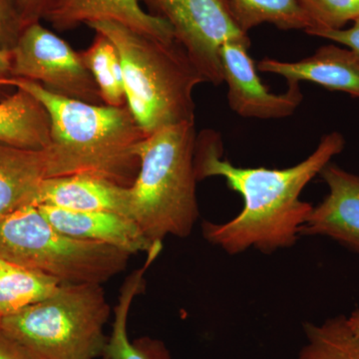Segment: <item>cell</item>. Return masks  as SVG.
Instances as JSON below:
<instances>
[{
    "mask_svg": "<svg viewBox=\"0 0 359 359\" xmlns=\"http://www.w3.org/2000/svg\"><path fill=\"white\" fill-rule=\"evenodd\" d=\"M346 147L339 132L325 135L313 154L287 169L243 168L223 159L221 135L211 129L197 135L195 169L198 181L221 177L242 196L244 207L226 223L205 222L208 242L229 255L255 249L266 254L292 247L313 205L301 200L304 189Z\"/></svg>",
    "mask_w": 359,
    "mask_h": 359,
    "instance_id": "obj_1",
    "label": "cell"
},
{
    "mask_svg": "<svg viewBox=\"0 0 359 359\" xmlns=\"http://www.w3.org/2000/svg\"><path fill=\"white\" fill-rule=\"evenodd\" d=\"M4 85L35 97L48 112L50 177L91 174L131 187L140 169L138 146L147 137L128 106L91 104L52 93L29 80L11 78Z\"/></svg>",
    "mask_w": 359,
    "mask_h": 359,
    "instance_id": "obj_2",
    "label": "cell"
},
{
    "mask_svg": "<svg viewBox=\"0 0 359 359\" xmlns=\"http://www.w3.org/2000/svg\"><path fill=\"white\" fill-rule=\"evenodd\" d=\"M87 25L115 45L127 106L147 136L180 123L195 122L194 90L205 80L176 39L163 41L114 21Z\"/></svg>",
    "mask_w": 359,
    "mask_h": 359,
    "instance_id": "obj_3",
    "label": "cell"
},
{
    "mask_svg": "<svg viewBox=\"0 0 359 359\" xmlns=\"http://www.w3.org/2000/svg\"><path fill=\"white\" fill-rule=\"evenodd\" d=\"M196 140L195 122H184L148 135L138 146L140 169L129 187L131 216L151 242L188 237L199 218Z\"/></svg>",
    "mask_w": 359,
    "mask_h": 359,
    "instance_id": "obj_4",
    "label": "cell"
},
{
    "mask_svg": "<svg viewBox=\"0 0 359 359\" xmlns=\"http://www.w3.org/2000/svg\"><path fill=\"white\" fill-rule=\"evenodd\" d=\"M109 318L103 285L62 283L51 297L1 318L0 327L39 359H96Z\"/></svg>",
    "mask_w": 359,
    "mask_h": 359,
    "instance_id": "obj_5",
    "label": "cell"
},
{
    "mask_svg": "<svg viewBox=\"0 0 359 359\" xmlns=\"http://www.w3.org/2000/svg\"><path fill=\"white\" fill-rule=\"evenodd\" d=\"M0 257L60 283L101 285L121 273L131 255L70 237L52 226L36 205L0 216Z\"/></svg>",
    "mask_w": 359,
    "mask_h": 359,
    "instance_id": "obj_6",
    "label": "cell"
},
{
    "mask_svg": "<svg viewBox=\"0 0 359 359\" xmlns=\"http://www.w3.org/2000/svg\"><path fill=\"white\" fill-rule=\"evenodd\" d=\"M11 58V78L36 82L66 98L104 104L80 52L40 22L26 26Z\"/></svg>",
    "mask_w": 359,
    "mask_h": 359,
    "instance_id": "obj_7",
    "label": "cell"
},
{
    "mask_svg": "<svg viewBox=\"0 0 359 359\" xmlns=\"http://www.w3.org/2000/svg\"><path fill=\"white\" fill-rule=\"evenodd\" d=\"M151 14L166 20L175 39L202 73L205 82H224L219 50L228 41L250 42L241 32L223 0H141Z\"/></svg>",
    "mask_w": 359,
    "mask_h": 359,
    "instance_id": "obj_8",
    "label": "cell"
},
{
    "mask_svg": "<svg viewBox=\"0 0 359 359\" xmlns=\"http://www.w3.org/2000/svg\"><path fill=\"white\" fill-rule=\"evenodd\" d=\"M250 42L228 41L219 50L224 82L231 109L244 118L283 119L294 114L304 95L299 83L290 82L283 94H273L262 83L249 54Z\"/></svg>",
    "mask_w": 359,
    "mask_h": 359,
    "instance_id": "obj_9",
    "label": "cell"
},
{
    "mask_svg": "<svg viewBox=\"0 0 359 359\" xmlns=\"http://www.w3.org/2000/svg\"><path fill=\"white\" fill-rule=\"evenodd\" d=\"M320 175L328 194L313 208L301 235L332 238L359 254V175L332 162Z\"/></svg>",
    "mask_w": 359,
    "mask_h": 359,
    "instance_id": "obj_10",
    "label": "cell"
},
{
    "mask_svg": "<svg viewBox=\"0 0 359 359\" xmlns=\"http://www.w3.org/2000/svg\"><path fill=\"white\" fill-rule=\"evenodd\" d=\"M42 20L59 32L74 29L83 23L114 21L163 41L175 40L172 26L146 13L141 0H48Z\"/></svg>",
    "mask_w": 359,
    "mask_h": 359,
    "instance_id": "obj_11",
    "label": "cell"
},
{
    "mask_svg": "<svg viewBox=\"0 0 359 359\" xmlns=\"http://www.w3.org/2000/svg\"><path fill=\"white\" fill-rule=\"evenodd\" d=\"M44 218L70 237L98 243L124 250L128 254L162 250V243H153L131 217L118 212H81L40 205Z\"/></svg>",
    "mask_w": 359,
    "mask_h": 359,
    "instance_id": "obj_12",
    "label": "cell"
},
{
    "mask_svg": "<svg viewBox=\"0 0 359 359\" xmlns=\"http://www.w3.org/2000/svg\"><path fill=\"white\" fill-rule=\"evenodd\" d=\"M35 205L70 211L113 212L132 218L129 187L91 174L45 179L40 185Z\"/></svg>",
    "mask_w": 359,
    "mask_h": 359,
    "instance_id": "obj_13",
    "label": "cell"
},
{
    "mask_svg": "<svg viewBox=\"0 0 359 359\" xmlns=\"http://www.w3.org/2000/svg\"><path fill=\"white\" fill-rule=\"evenodd\" d=\"M257 69L280 75L287 83L313 82L359 99V55L347 47L325 45L313 55L297 62L264 58L259 61Z\"/></svg>",
    "mask_w": 359,
    "mask_h": 359,
    "instance_id": "obj_14",
    "label": "cell"
},
{
    "mask_svg": "<svg viewBox=\"0 0 359 359\" xmlns=\"http://www.w3.org/2000/svg\"><path fill=\"white\" fill-rule=\"evenodd\" d=\"M49 159L48 149L0 143V216L35 205L40 185L50 177Z\"/></svg>",
    "mask_w": 359,
    "mask_h": 359,
    "instance_id": "obj_15",
    "label": "cell"
},
{
    "mask_svg": "<svg viewBox=\"0 0 359 359\" xmlns=\"http://www.w3.org/2000/svg\"><path fill=\"white\" fill-rule=\"evenodd\" d=\"M0 143L33 150L50 147L48 112L25 90L15 88L0 101Z\"/></svg>",
    "mask_w": 359,
    "mask_h": 359,
    "instance_id": "obj_16",
    "label": "cell"
},
{
    "mask_svg": "<svg viewBox=\"0 0 359 359\" xmlns=\"http://www.w3.org/2000/svg\"><path fill=\"white\" fill-rule=\"evenodd\" d=\"M157 257L155 254L147 255L145 264L125 280L114 309L112 332L104 347L103 359H170V354L162 342L146 339L132 342L127 330L132 302L145 287L144 276Z\"/></svg>",
    "mask_w": 359,
    "mask_h": 359,
    "instance_id": "obj_17",
    "label": "cell"
},
{
    "mask_svg": "<svg viewBox=\"0 0 359 359\" xmlns=\"http://www.w3.org/2000/svg\"><path fill=\"white\" fill-rule=\"evenodd\" d=\"M62 283L0 257V320L51 297Z\"/></svg>",
    "mask_w": 359,
    "mask_h": 359,
    "instance_id": "obj_18",
    "label": "cell"
},
{
    "mask_svg": "<svg viewBox=\"0 0 359 359\" xmlns=\"http://www.w3.org/2000/svg\"><path fill=\"white\" fill-rule=\"evenodd\" d=\"M226 11L241 32L269 23L282 30L313 29L299 0H223Z\"/></svg>",
    "mask_w": 359,
    "mask_h": 359,
    "instance_id": "obj_19",
    "label": "cell"
},
{
    "mask_svg": "<svg viewBox=\"0 0 359 359\" xmlns=\"http://www.w3.org/2000/svg\"><path fill=\"white\" fill-rule=\"evenodd\" d=\"M306 344L297 359H359V337L344 316L328 318L321 325H304Z\"/></svg>",
    "mask_w": 359,
    "mask_h": 359,
    "instance_id": "obj_20",
    "label": "cell"
},
{
    "mask_svg": "<svg viewBox=\"0 0 359 359\" xmlns=\"http://www.w3.org/2000/svg\"><path fill=\"white\" fill-rule=\"evenodd\" d=\"M95 33L88 48L80 52L82 60L95 80L103 103L114 107L127 105L119 53L105 35Z\"/></svg>",
    "mask_w": 359,
    "mask_h": 359,
    "instance_id": "obj_21",
    "label": "cell"
},
{
    "mask_svg": "<svg viewBox=\"0 0 359 359\" xmlns=\"http://www.w3.org/2000/svg\"><path fill=\"white\" fill-rule=\"evenodd\" d=\"M313 22L311 30L342 29L359 18V0H299Z\"/></svg>",
    "mask_w": 359,
    "mask_h": 359,
    "instance_id": "obj_22",
    "label": "cell"
},
{
    "mask_svg": "<svg viewBox=\"0 0 359 359\" xmlns=\"http://www.w3.org/2000/svg\"><path fill=\"white\" fill-rule=\"evenodd\" d=\"M23 29L18 0H0V48L13 50Z\"/></svg>",
    "mask_w": 359,
    "mask_h": 359,
    "instance_id": "obj_23",
    "label": "cell"
},
{
    "mask_svg": "<svg viewBox=\"0 0 359 359\" xmlns=\"http://www.w3.org/2000/svg\"><path fill=\"white\" fill-rule=\"evenodd\" d=\"M313 36L321 37L332 40L335 43L342 45L355 52L359 55V18L353 21V25L349 28L332 30H311L306 32Z\"/></svg>",
    "mask_w": 359,
    "mask_h": 359,
    "instance_id": "obj_24",
    "label": "cell"
},
{
    "mask_svg": "<svg viewBox=\"0 0 359 359\" xmlns=\"http://www.w3.org/2000/svg\"><path fill=\"white\" fill-rule=\"evenodd\" d=\"M0 359H39L0 327Z\"/></svg>",
    "mask_w": 359,
    "mask_h": 359,
    "instance_id": "obj_25",
    "label": "cell"
},
{
    "mask_svg": "<svg viewBox=\"0 0 359 359\" xmlns=\"http://www.w3.org/2000/svg\"><path fill=\"white\" fill-rule=\"evenodd\" d=\"M48 0H18L25 28L32 23L40 22L43 18Z\"/></svg>",
    "mask_w": 359,
    "mask_h": 359,
    "instance_id": "obj_26",
    "label": "cell"
},
{
    "mask_svg": "<svg viewBox=\"0 0 359 359\" xmlns=\"http://www.w3.org/2000/svg\"><path fill=\"white\" fill-rule=\"evenodd\" d=\"M11 78V52L0 48V101L13 93L14 89L8 88L4 85L7 79Z\"/></svg>",
    "mask_w": 359,
    "mask_h": 359,
    "instance_id": "obj_27",
    "label": "cell"
},
{
    "mask_svg": "<svg viewBox=\"0 0 359 359\" xmlns=\"http://www.w3.org/2000/svg\"><path fill=\"white\" fill-rule=\"evenodd\" d=\"M347 323H348L349 327L351 330L359 337V309L354 311L351 316L347 318Z\"/></svg>",
    "mask_w": 359,
    "mask_h": 359,
    "instance_id": "obj_28",
    "label": "cell"
}]
</instances>
